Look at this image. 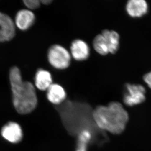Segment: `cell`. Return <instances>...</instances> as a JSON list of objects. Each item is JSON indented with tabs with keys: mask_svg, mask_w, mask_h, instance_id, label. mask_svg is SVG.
Segmentation results:
<instances>
[{
	"mask_svg": "<svg viewBox=\"0 0 151 151\" xmlns=\"http://www.w3.org/2000/svg\"><path fill=\"white\" fill-rule=\"evenodd\" d=\"M126 11L130 17L140 18L148 12V4L145 0H129L126 4Z\"/></svg>",
	"mask_w": 151,
	"mask_h": 151,
	"instance_id": "10",
	"label": "cell"
},
{
	"mask_svg": "<svg viewBox=\"0 0 151 151\" xmlns=\"http://www.w3.org/2000/svg\"><path fill=\"white\" fill-rule=\"evenodd\" d=\"M47 58L49 63L57 70H65L71 63V55L70 51L63 46L53 45L47 51Z\"/></svg>",
	"mask_w": 151,
	"mask_h": 151,
	"instance_id": "4",
	"label": "cell"
},
{
	"mask_svg": "<svg viewBox=\"0 0 151 151\" xmlns=\"http://www.w3.org/2000/svg\"><path fill=\"white\" fill-rule=\"evenodd\" d=\"M146 90L140 84L127 83L124 87L123 100L126 105L134 106L145 101Z\"/></svg>",
	"mask_w": 151,
	"mask_h": 151,
	"instance_id": "5",
	"label": "cell"
},
{
	"mask_svg": "<svg viewBox=\"0 0 151 151\" xmlns=\"http://www.w3.org/2000/svg\"><path fill=\"white\" fill-rule=\"evenodd\" d=\"M34 80L35 88L41 91H46L53 83L51 73L44 68H39L37 70Z\"/></svg>",
	"mask_w": 151,
	"mask_h": 151,
	"instance_id": "12",
	"label": "cell"
},
{
	"mask_svg": "<svg viewBox=\"0 0 151 151\" xmlns=\"http://www.w3.org/2000/svg\"><path fill=\"white\" fill-rule=\"evenodd\" d=\"M87 144L85 143L78 142V146L76 151H87Z\"/></svg>",
	"mask_w": 151,
	"mask_h": 151,
	"instance_id": "16",
	"label": "cell"
},
{
	"mask_svg": "<svg viewBox=\"0 0 151 151\" xmlns=\"http://www.w3.org/2000/svg\"><path fill=\"white\" fill-rule=\"evenodd\" d=\"M90 47L88 43L80 39L73 40L70 46V52L71 57L77 61H83L88 58Z\"/></svg>",
	"mask_w": 151,
	"mask_h": 151,
	"instance_id": "8",
	"label": "cell"
},
{
	"mask_svg": "<svg viewBox=\"0 0 151 151\" xmlns=\"http://www.w3.org/2000/svg\"><path fill=\"white\" fill-rule=\"evenodd\" d=\"M143 79L145 83L151 90V71H149L144 74Z\"/></svg>",
	"mask_w": 151,
	"mask_h": 151,
	"instance_id": "15",
	"label": "cell"
},
{
	"mask_svg": "<svg viewBox=\"0 0 151 151\" xmlns=\"http://www.w3.org/2000/svg\"><path fill=\"white\" fill-rule=\"evenodd\" d=\"M23 3L27 9L32 11L39 8L41 4V1L39 0H24Z\"/></svg>",
	"mask_w": 151,
	"mask_h": 151,
	"instance_id": "14",
	"label": "cell"
},
{
	"mask_svg": "<svg viewBox=\"0 0 151 151\" xmlns=\"http://www.w3.org/2000/svg\"><path fill=\"white\" fill-rule=\"evenodd\" d=\"M1 134L4 139L13 144L18 143L23 138L22 129L15 122L10 121L5 124L1 128Z\"/></svg>",
	"mask_w": 151,
	"mask_h": 151,
	"instance_id": "7",
	"label": "cell"
},
{
	"mask_svg": "<svg viewBox=\"0 0 151 151\" xmlns=\"http://www.w3.org/2000/svg\"><path fill=\"white\" fill-rule=\"evenodd\" d=\"M41 1V4H42L44 5L47 6V5L50 4L52 3V0H42V1Z\"/></svg>",
	"mask_w": 151,
	"mask_h": 151,
	"instance_id": "17",
	"label": "cell"
},
{
	"mask_svg": "<svg viewBox=\"0 0 151 151\" xmlns=\"http://www.w3.org/2000/svg\"><path fill=\"white\" fill-rule=\"evenodd\" d=\"M92 135L88 130H84L79 134L78 141L88 144L91 140Z\"/></svg>",
	"mask_w": 151,
	"mask_h": 151,
	"instance_id": "13",
	"label": "cell"
},
{
	"mask_svg": "<svg viewBox=\"0 0 151 151\" xmlns=\"http://www.w3.org/2000/svg\"><path fill=\"white\" fill-rule=\"evenodd\" d=\"M35 15L33 12L28 9H22L19 10L15 17V26L22 31L30 29L35 21Z\"/></svg>",
	"mask_w": 151,
	"mask_h": 151,
	"instance_id": "9",
	"label": "cell"
},
{
	"mask_svg": "<svg viewBox=\"0 0 151 151\" xmlns=\"http://www.w3.org/2000/svg\"><path fill=\"white\" fill-rule=\"evenodd\" d=\"M46 91L47 100L55 105H60L64 102L67 98L66 90L57 83H53Z\"/></svg>",
	"mask_w": 151,
	"mask_h": 151,
	"instance_id": "11",
	"label": "cell"
},
{
	"mask_svg": "<svg viewBox=\"0 0 151 151\" xmlns=\"http://www.w3.org/2000/svg\"><path fill=\"white\" fill-rule=\"evenodd\" d=\"M93 46L101 55L115 54L119 48V34L115 30L104 29L94 37Z\"/></svg>",
	"mask_w": 151,
	"mask_h": 151,
	"instance_id": "3",
	"label": "cell"
},
{
	"mask_svg": "<svg viewBox=\"0 0 151 151\" xmlns=\"http://www.w3.org/2000/svg\"><path fill=\"white\" fill-rule=\"evenodd\" d=\"M15 33L14 20L6 13L0 12V43L10 41L14 37Z\"/></svg>",
	"mask_w": 151,
	"mask_h": 151,
	"instance_id": "6",
	"label": "cell"
},
{
	"mask_svg": "<svg viewBox=\"0 0 151 151\" xmlns=\"http://www.w3.org/2000/svg\"><path fill=\"white\" fill-rule=\"evenodd\" d=\"M9 79L12 103L17 113L26 114L34 111L38 104V97L34 84L23 80L20 69L16 66L10 68Z\"/></svg>",
	"mask_w": 151,
	"mask_h": 151,
	"instance_id": "1",
	"label": "cell"
},
{
	"mask_svg": "<svg viewBox=\"0 0 151 151\" xmlns=\"http://www.w3.org/2000/svg\"><path fill=\"white\" fill-rule=\"evenodd\" d=\"M92 116L99 128L114 134L123 132L129 118L122 105L116 101L107 105L97 106L93 110Z\"/></svg>",
	"mask_w": 151,
	"mask_h": 151,
	"instance_id": "2",
	"label": "cell"
}]
</instances>
